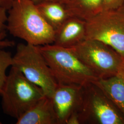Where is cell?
I'll use <instances>...</instances> for the list:
<instances>
[{
    "label": "cell",
    "instance_id": "cell-1",
    "mask_svg": "<svg viewBox=\"0 0 124 124\" xmlns=\"http://www.w3.org/2000/svg\"><path fill=\"white\" fill-rule=\"evenodd\" d=\"M7 30L12 36L36 46L53 44L55 31L32 0H14L8 10Z\"/></svg>",
    "mask_w": 124,
    "mask_h": 124
},
{
    "label": "cell",
    "instance_id": "cell-2",
    "mask_svg": "<svg viewBox=\"0 0 124 124\" xmlns=\"http://www.w3.org/2000/svg\"><path fill=\"white\" fill-rule=\"evenodd\" d=\"M38 47L58 84L85 86L99 79L70 48L54 44Z\"/></svg>",
    "mask_w": 124,
    "mask_h": 124
},
{
    "label": "cell",
    "instance_id": "cell-3",
    "mask_svg": "<svg viewBox=\"0 0 124 124\" xmlns=\"http://www.w3.org/2000/svg\"><path fill=\"white\" fill-rule=\"evenodd\" d=\"M0 95L5 114L18 119L45 96L42 89L11 67Z\"/></svg>",
    "mask_w": 124,
    "mask_h": 124
},
{
    "label": "cell",
    "instance_id": "cell-4",
    "mask_svg": "<svg viewBox=\"0 0 124 124\" xmlns=\"http://www.w3.org/2000/svg\"><path fill=\"white\" fill-rule=\"evenodd\" d=\"M27 79L42 89L45 96L52 98L58 83L38 46L19 43L13 56L12 65Z\"/></svg>",
    "mask_w": 124,
    "mask_h": 124
},
{
    "label": "cell",
    "instance_id": "cell-5",
    "mask_svg": "<svg viewBox=\"0 0 124 124\" xmlns=\"http://www.w3.org/2000/svg\"><path fill=\"white\" fill-rule=\"evenodd\" d=\"M70 48L99 79L113 77L124 69V58L99 40L85 39Z\"/></svg>",
    "mask_w": 124,
    "mask_h": 124
},
{
    "label": "cell",
    "instance_id": "cell-6",
    "mask_svg": "<svg viewBox=\"0 0 124 124\" xmlns=\"http://www.w3.org/2000/svg\"><path fill=\"white\" fill-rule=\"evenodd\" d=\"M77 113L80 124H124V116L94 83L83 86Z\"/></svg>",
    "mask_w": 124,
    "mask_h": 124
},
{
    "label": "cell",
    "instance_id": "cell-7",
    "mask_svg": "<svg viewBox=\"0 0 124 124\" xmlns=\"http://www.w3.org/2000/svg\"><path fill=\"white\" fill-rule=\"evenodd\" d=\"M85 21L86 39L102 41L124 58V5L103 10Z\"/></svg>",
    "mask_w": 124,
    "mask_h": 124
},
{
    "label": "cell",
    "instance_id": "cell-8",
    "mask_svg": "<svg viewBox=\"0 0 124 124\" xmlns=\"http://www.w3.org/2000/svg\"><path fill=\"white\" fill-rule=\"evenodd\" d=\"M83 91V86L58 84L51 99L58 124H66L71 114L78 111Z\"/></svg>",
    "mask_w": 124,
    "mask_h": 124
},
{
    "label": "cell",
    "instance_id": "cell-9",
    "mask_svg": "<svg viewBox=\"0 0 124 124\" xmlns=\"http://www.w3.org/2000/svg\"><path fill=\"white\" fill-rule=\"evenodd\" d=\"M86 21L70 17L55 31L53 44L66 48H71L86 39Z\"/></svg>",
    "mask_w": 124,
    "mask_h": 124
},
{
    "label": "cell",
    "instance_id": "cell-10",
    "mask_svg": "<svg viewBox=\"0 0 124 124\" xmlns=\"http://www.w3.org/2000/svg\"><path fill=\"white\" fill-rule=\"evenodd\" d=\"M16 124H58L51 98L45 96L17 120Z\"/></svg>",
    "mask_w": 124,
    "mask_h": 124
},
{
    "label": "cell",
    "instance_id": "cell-11",
    "mask_svg": "<svg viewBox=\"0 0 124 124\" xmlns=\"http://www.w3.org/2000/svg\"><path fill=\"white\" fill-rule=\"evenodd\" d=\"M102 90L124 116V69L117 75L94 82Z\"/></svg>",
    "mask_w": 124,
    "mask_h": 124
},
{
    "label": "cell",
    "instance_id": "cell-12",
    "mask_svg": "<svg viewBox=\"0 0 124 124\" xmlns=\"http://www.w3.org/2000/svg\"><path fill=\"white\" fill-rule=\"evenodd\" d=\"M36 4L42 17L55 31L71 17L64 4L49 1Z\"/></svg>",
    "mask_w": 124,
    "mask_h": 124
},
{
    "label": "cell",
    "instance_id": "cell-13",
    "mask_svg": "<svg viewBox=\"0 0 124 124\" xmlns=\"http://www.w3.org/2000/svg\"><path fill=\"white\" fill-rule=\"evenodd\" d=\"M104 0H69L64 4L71 17L86 21L102 11Z\"/></svg>",
    "mask_w": 124,
    "mask_h": 124
},
{
    "label": "cell",
    "instance_id": "cell-14",
    "mask_svg": "<svg viewBox=\"0 0 124 124\" xmlns=\"http://www.w3.org/2000/svg\"><path fill=\"white\" fill-rule=\"evenodd\" d=\"M0 47V95L7 78L6 71L12 65L13 56L11 53Z\"/></svg>",
    "mask_w": 124,
    "mask_h": 124
},
{
    "label": "cell",
    "instance_id": "cell-15",
    "mask_svg": "<svg viewBox=\"0 0 124 124\" xmlns=\"http://www.w3.org/2000/svg\"><path fill=\"white\" fill-rule=\"evenodd\" d=\"M124 5V0H104L102 11L118 8Z\"/></svg>",
    "mask_w": 124,
    "mask_h": 124
},
{
    "label": "cell",
    "instance_id": "cell-16",
    "mask_svg": "<svg viewBox=\"0 0 124 124\" xmlns=\"http://www.w3.org/2000/svg\"><path fill=\"white\" fill-rule=\"evenodd\" d=\"M8 19V10L0 8V34L6 32Z\"/></svg>",
    "mask_w": 124,
    "mask_h": 124
},
{
    "label": "cell",
    "instance_id": "cell-17",
    "mask_svg": "<svg viewBox=\"0 0 124 124\" xmlns=\"http://www.w3.org/2000/svg\"><path fill=\"white\" fill-rule=\"evenodd\" d=\"M80 118L77 112H75L71 114L67 120L66 124H80Z\"/></svg>",
    "mask_w": 124,
    "mask_h": 124
},
{
    "label": "cell",
    "instance_id": "cell-18",
    "mask_svg": "<svg viewBox=\"0 0 124 124\" xmlns=\"http://www.w3.org/2000/svg\"><path fill=\"white\" fill-rule=\"evenodd\" d=\"M6 36L5 33L0 34V47L7 48L11 46L12 42L10 40H5Z\"/></svg>",
    "mask_w": 124,
    "mask_h": 124
},
{
    "label": "cell",
    "instance_id": "cell-19",
    "mask_svg": "<svg viewBox=\"0 0 124 124\" xmlns=\"http://www.w3.org/2000/svg\"><path fill=\"white\" fill-rule=\"evenodd\" d=\"M14 0H0V8L8 10L12 6Z\"/></svg>",
    "mask_w": 124,
    "mask_h": 124
},
{
    "label": "cell",
    "instance_id": "cell-20",
    "mask_svg": "<svg viewBox=\"0 0 124 124\" xmlns=\"http://www.w3.org/2000/svg\"><path fill=\"white\" fill-rule=\"evenodd\" d=\"M35 3H39L40 2L42 1H54V2H59L62 4H65L69 0H32Z\"/></svg>",
    "mask_w": 124,
    "mask_h": 124
},
{
    "label": "cell",
    "instance_id": "cell-21",
    "mask_svg": "<svg viewBox=\"0 0 124 124\" xmlns=\"http://www.w3.org/2000/svg\"><path fill=\"white\" fill-rule=\"evenodd\" d=\"M1 124V121L0 120V124Z\"/></svg>",
    "mask_w": 124,
    "mask_h": 124
}]
</instances>
